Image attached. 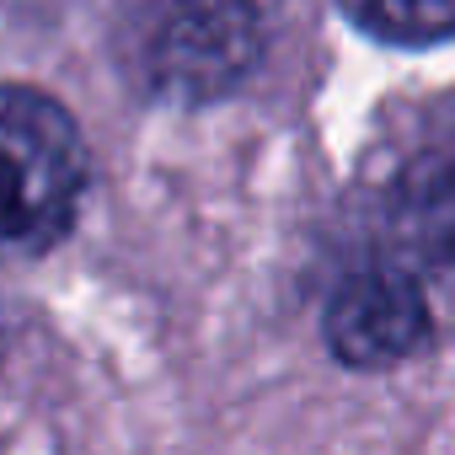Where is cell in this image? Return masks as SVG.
I'll use <instances>...</instances> for the list:
<instances>
[{"label": "cell", "mask_w": 455, "mask_h": 455, "mask_svg": "<svg viewBox=\"0 0 455 455\" xmlns=\"http://www.w3.org/2000/svg\"><path fill=\"white\" fill-rule=\"evenodd\" d=\"M268 44L263 0H124L118 65L156 102H214L252 76Z\"/></svg>", "instance_id": "6da1fadb"}, {"label": "cell", "mask_w": 455, "mask_h": 455, "mask_svg": "<svg viewBox=\"0 0 455 455\" xmlns=\"http://www.w3.org/2000/svg\"><path fill=\"white\" fill-rule=\"evenodd\" d=\"M386 263L418 268H455V172H418L396 188L386 209Z\"/></svg>", "instance_id": "277c9868"}, {"label": "cell", "mask_w": 455, "mask_h": 455, "mask_svg": "<svg viewBox=\"0 0 455 455\" xmlns=\"http://www.w3.org/2000/svg\"><path fill=\"white\" fill-rule=\"evenodd\" d=\"M322 332H327V348L348 370H391V364L423 354V343L434 332V311H428L418 274L380 258V263L354 268L332 290Z\"/></svg>", "instance_id": "3957f363"}, {"label": "cell", "mask_w": 455, "mask_h": 455, "mask_svg": "<svg viewBox=\"0 0 455 455\" xmlns=\"http://www.w3.org/2000/svg\"><path fill=\"white\" fill-rule=\"evenodd\" d=\"M343 12L359 33L402 49L455 38V0H343Z\"/></svg>", "instance_id": "5b68a950"}, {"label": "cell", "mask_w": 455, "mask_h": 455, "mask_svg": "<svg viewBox=\"0 0 455 455\" xmlns=\"http://www.w3.org/2000/svg\"><path fill=\"white\" fill-rule=\"evenodd\" d=\"M86 140L65 102L0 86V247H44L70 231L86 193Z\"/></svg>", "instance_id": "7a4b0ae2"}]
</instances>
